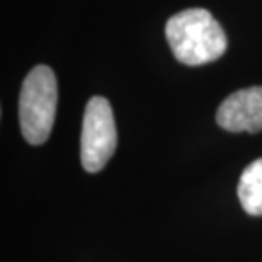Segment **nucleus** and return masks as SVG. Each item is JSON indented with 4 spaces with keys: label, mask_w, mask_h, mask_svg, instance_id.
I'll use <instances>...</instances> for the list:
<instances>
[{
    "label": "nucleus",
    "mask_w": 262,
    "mask_h": 262,
    "mask_svg": "<svg viewBox=\"0 0 262 262\" xmlns=\"http://www.w3.org/2000/svg\"><path fill=\"white\" fill-rule=\"evenodd\" d=\"M238 199L252 216H262V159L245 167L238 181Z\"/></svg>",
    "instance_id": "39448f33"
},
{
    "label": "nucleus",
    "mask_w": 262,
    "mask_h": 262,
    "mask_svg": "<svg viewBox=\"0 0 262 262\" xmlns=\"http://www.w3.org/2000/svg\"><path fill=\"white\" fill-rule=\"evenodd\" d=\"M118 146V131L111 104L96 96L87 102L80 136L82 167L91 174L102 170Z\"/></svg>",
    "instance_id": "7ed1b4c3"
},
{
    "label": "nucleus",
    "mask_w": 262,
    "mask_h": 262,
    "mask_svg": "<svg viewBox=\"0 0 262 262\" xmlns=\"http://www.w3.org/2000/svg\"><path fill=\"white\" fill-rule=\"evenodd\" d=\"M216 123L227 131L259 133L262 129V87L233 92L220 104Z\"/></svg>",
    "instance_id": "20e7f679"
},
{
    "label": "nucleus",
    "mask_w": 262,
    "mask_h": 262,
    "mask_svg": "<svg viewBox=\"0 0 262 262\" xmlns=\"http://www.w3.org/2000/svg\"><path fill=\"white\" fill-rule=\"evenodd\" d=\"M165 36L172 53L189 67L206 65L227 51V36L204 9H187L167 20Z\"/></svg>",
    "instance_id": "f257e3e1"
},
{
    "label": "nucleus",
    "mask_w": 262,
    "mask_h": 262,
    "mask_svg": "<svg viewBox=\"0 0 262 262\" xmlns=\"http://www.w3.org/2000/svg\"><path fill=\"white\" fill-rule=\"evenodd\" d=\"M58 85L53 70L38 65L24 78L19 96V123L24 140L31 145H43L55 124Z\"/></svg>",
    "instance_id": "f03ea898"
}]
</instances>
